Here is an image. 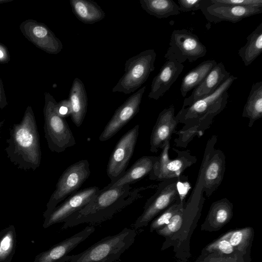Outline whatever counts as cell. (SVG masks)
Returning <instances> with one entry per match:
<instances>
[{"mask_svg":"<svg viewBox=\"0 0 262 262\" xmlns=\"http://www.w3.org/2000/svg\"><path fill=\"white\" fill-rule=\"evenodd\" d=\"M216 247L225 254H230L233 251V247L227 239L223 238L217 242Z\"/></svg>","mask_w":262,"mask_h":262,"instance_id":"cell-36","label":"cell"},{"mask_svg":"<svg viewBox=\"0 0 262 262\" xmlns=\"http://www.w3.org/2000/svg\"><path fill=\"white\" fill-rule=\"evenodd\" d=\"M137 124L120 139L110 157L106 168L108 177L113 183L126 171L133 155L139 135Z\"/></svg>","mask_w":262,"mask_h":262,"instance_id":"cell-12","label":"cell"},{"mask_svg":"<svg viewBox=\"0 0 262 262\" xmlns=\"http://www.w3.org/2000/svg\"><path fill=\"white\" fill-rule=\"evenodd\" d=\"M179 177L160 182L155 193L146 201L142 213L133 224L135 230L146 226L160 213L174 203L179 197Z\"/></svg>","mask_w":262,"mask_h":262,"instance_id":"cell-9","label":"cell"},{"mask_svg":"<svg viewBox=\"0 0 262 262\" xmlns=\"http://www.w3.org/2000/svg\"><path fill=\"white\" fill-rule=\"evenodd\" d=\"M225 237L223 238L227 239L233 247L237 246L244 238V232L242 230L235 231L225 235Z\"/></svg>","mask_w":262,"mask_h":262,"instance_id":"cell-35","label":"cell"},{"mask_svg":"<svg viewBox=\"0 0 262 262\" xmlns=\"http://www.w3.org/2000/svg\"><path fill=\"white\" fill-rule=\"evenodd\" d=\"M145 89L142 87L118 107L100 135V141L113 137L138 113Z\"/></svg>","mask_w":262,"mask_h":262,"instance_id":"cell-16","label":"cell"},{"mask_svg":"<svg viewBox=\"0 0 262 262\" xmlns=\"http://www.w3.org/2000/svg\"><path fill=\"white\" fill-rule=\"evenodd\" d=\"M68 99L71 107V119L76 126L79 127L87 112L88 98L83 83L77 77L72 82Z\"/></svg>","mask_w":262,"mask_h":262,"instance_id":"cell-22","label":"cell"},{"mask_svg":"<svg viewBox=\"0 0 262 262\" xmlns=\"http://www.w3.org/2000/svg\"><path fill=\"white\" fill-rule=\"evenodd\" d=\"M4 122H5V120H3L0 122V130L1 129L2 126H3Z\"/></svg>","mask_w":262,"mask_h":262,"instance_id":"cell-40","label":"cell"},{"mask_svg":"<svg viewBox=\"0 0 262 262\" xmlns=\"http://www.w3.org/2000/svg\"><path fill=\"white\" fill-rule=\"evenodd\" d=\"M238 78L231 75L210 96L200 99L187 107H182L176 117L183 127H193L201 134L208 129L214 118L226 107L229 95L228 90Z\"/></svg>","mask_w":262,"mask_h":262,"instance_id":"cell-3","label":"cell"},{"mask_svg":"<svg viewBox=\"0 0 262 262\" xmlns=\"http://www.w3.org/2000/svg\"><path fill=\"white\" fill-rule=\"evenodd\" d=\"M19 29L26 38L47 53L57 54L63 49L60 40L43 23L26 19L20 24Z\"/></svg>","mask_w":262,"mask_h":262,"instance_id":"cell-13","label":"cell"},{"mask_svg":"<svg viewBox=\"0 0 262 262\" xmlns=\"http://www.w3.org/2000/svg\"><path fill=\"white\" fill-rule=\"evenodd\" d=\"M184 68L183 63L173 59L166 60L151 82L148 98L157 100L162 97L178 79Z\"/></svg>","mask_w":262,"mask_h":262,"instance_id":"cell-20","label":"cell"},{"mask_svg":"<svg viewBox=\"0 0 262 262\" xmlns=\"http://www.w3.org/2000/svg\"><path fill=\"white\" fill-rule=\"evenodd\" d=\"M202 0H178L180 12H187L200 10Z\"/></svg>","mask_w":262,"mask_h":262,"instance_id":"cell-33","label":"cell"},{"mask_svg":"<svg viewBox=\"0 0 262 262\" xmlns=\"http://www.w3.org/2000/svg\"><path fill=\"white\" fill-rule=\"evenodd\" d=\"M90 174L87 160H80L69 166L61 174L47 204L44 216H48L61 201L78 191Z\"/></svg>","mask_w":262,"mask_h":262,"instance_id":"cell-8","label":"cell"},{"mask_svg":"<svg viewBox=\"0 0 262 262\" xmlns=\"http://www.w3.org/2000/svg\"><path fill=\"white\" fill-rule=\"evenodd\" d=\"M217 63L215 60H205L189 71L182 80L181 95L185 97L189 91L199 85Z\"/></svg>","mask_w":262,"mask_h":262,"instance_id":"cell-24","label":"cell"},{"mask_svg":"<svg viewBox=\"0 0 262 262\" xmlns=\"http://www.w3.org/2000/svg\"><path fill=\"white\" fill-rule=\"evenodd\" d=\"M137 231L124 228L102 238L83 252L72 255L69 262H120L122 255L134 243Z\"/></svg>","mask_w":262,"mask_h":262,"instance_id":"cell-4","label":"cell"},{"mask_svg":"<svg viewBox=\"0 0 262 262\" xmlns=\"http://www.w3.org/2000/svg\"><path fill=\"white\" fill-rule=\"evenodd\" d=\"M14 234L11 230L6 232L0 239V261L5 260L12 251Z\"/></svg>","mask_w":262,"mask_h":262,"instance_id":"cell-31","label":"cell"},{"mask_svg":"<svg viewBox=\"0 0 262 262\" xmlns=\"http://www.w3.org/2000/svg\"><path fill=\"white\" fill-rule=\"evenodd\" d=\"M242 116L249 119V127L262 117V81L252 84Z\"/></svg>","mask_w":262,"mask_h":262,"instance_id":"cell-25","label":"cell"},{"mask_svg":"<svg viewBox=\"0 0 262 262\" xmlns=\"http://www.w3.org/2000/svg\"><path fill=\"white\" fill-rule=\"evenodd\" d=\"M212 3L262 8L261 0H209Z\"/></svg>","mask_w":262,"mask_h":262,"instance_id":"cell-32","label":"cell"},{"mask_svg":"<svg viewBox=\"0 0 262 262\" xmlns=\"http://www.w3.org/2000/svg\"><path fill=\"white\" fill-rule=\"evenodd\" d=\"M170 142H168L162 148L160 155L149 174L151 180L163 181L178 178L188 167L196 162L197 158L192 155L189 150H180L173 148L177 154V157L171 160L169 157Z\"/></svg>","mask_w":262,"mask_h":262,"instance_id":"cell-11","label":"cell"},{"mask_svg":"<svg viewBox=\"0 0 262 262\" xmlns=\"http://www.w3.org/2000/svg\"><path fill=\"white\" fill-rule=\"evenodd\" d=\"M141 8L158 18H167L180 14L179 6L173 0H140Z\"/></svg>","mask_w":262,"mask_h":262,"instance_id":"cell-27","label":"cell"},{"mask_svg":"<svg viewBox=\"0 0 262 262\" xmlns=\"http://www.w3.org/2000/svg\"><path fill=\"white\" fill-rule=\"evenodd\" d=\"M56 110L58 114L62 118L71 116V107L68 99H63L56 104Z\"/></svg>","mask_w":262,"mask_h":262,"instance_id":"cell-34","label":"cell"},{"mask_svg":"<svg viewBox=\"0 0 262 262\" xmlns=\"http://www.w3.org/2000/svg\"><path fill=\"white\" fill-rule=\"evenodd\" d=\"M57 102L49 93H45L44 116L45 137L49 149L60 153L76 144L74 136L65 119L60 117L56 110Z\"/></svg>","mask_w":262,"mask_h":262,"instance_id":"cell-5","label":"cell"},{"mask_svg":"<svg viewBox=\"0 0 262 262\" xmlns=\"http://www.w3.org/2000/svg\"><path fill=\"white\" fill-rule=\"evenodd\" d=\"M10 59V54L8 49L4 45L0 43V63H8Z\"/></svg>","mask_w":262,"mask_h":262,"instance_id":"cell-37","label":"cell"},{"mask_svg":"<svg viewBox=\"0 0 262 262\" xmlns=\"http://www.w3.org/2000/svg\"><path fill=\"white\" fill-rule=\"evenodd\" d=\"M222 62L217 63L209 72L201 83L194 89L191 95L184 99L182 107H187L200 99L213 93L230 76Z\"/></svg>","mask_w":262,"mask_h":262,"instance_id":"cell-19","label":"cell"},{"mask_svg":"<svg viewBox=\"0 0 262 262\" xmlns=\"http://www.w3.org/2000/svg\"><path fill=\"white\" fill-rule=\"evenodd\" d=\"M156 56L154 49H147L127 59L124 64L125 72L112 92L127 95L138 90L155 70Z\"/></svg>","mask_w":262,"mask_h":262,"instance_id":"cell-6","label":"cell"},{"mask_svg":"<svg viewBox=\"0 0 262 262\" xmlns=\"http://www.w3.org/2000/svg\"><path fill=\"white\" fill-rule=\"evenodd\" d=\"M157 160V157L144 156L137 161L116 181L104 187L107 189L125 185H130L149 175Z\"/></svg>","mask_w":262,"mask_h":262,"instance_id":"cell-21","label":"cell"},{"mask_svg":"<svg viewBox=\"0 0 262 262\" xmlns=\"http://www.w3.org/2000/svg\"><path fill=\"white\" fill-rule=\"evenodd\" d=\"M217 137L213 135L207 142L198 178L203 183V192L209 197L222 183L226 170V157L216 149Z\"/></svg>","mask_w":262,"mask_h":262,"instance_id":"cell-7","label":"cell"},{"mask_svg":"<svg viewBox=\"0 0 262 262\" xmlns=\"http://www.w3.org/2000/svg\"><path fill=\"white\" fill-rule=\"evenodd\" d=\"M99 191L97 186H91L70 195L46 217L44 227L46 228L54 224L65 222L73 213L86 205Z\"/></svg>","mask_w":262,"mask_h":262,"instance_id":"cell-15","label":"cell"},{"mask_svg":"<svg viewBox=\"0 0 262 262\" xmlns=\"http://www.w3.org/2000/svg\"><path fill=\"white\" fill-rule=\"evenodd\" d=\"M174 107L171 105L159 114L150 137V151L157 153L165 143L170 142L179 123L174 115Z\"/></svg>","mask_w":262,"mask_h":262,"instance_id":"cell-17","label":"cell"},{"mask_svg":"<svg viewBox=\"0 0 262 262\" xmlns=\"http://www.w3.org/2000/svg\"><path fill=\"white\" fill-rule=\"evenodd\" d=\"M75 16L85 24H93L103 19L105 13L97 3L91 0H70Z\"/></svg>","mask_w":262,"mask_h":262,"instance_id":"cell-23","label":"cell"},{"mask_svg":"<svg viewBox=\"0 0 262 262\" xmlns=\"http://www.w3.org/2000/svg\"><path fill=\"white\" fill-rule=\"evenodd\" d=\"M183 205L172 216L169 223L158 232L162 235H169L178 231L181 228L183 222Z\"/></svg>","mask_w":262,"mask_h":262,"instance_id":"cell-30","label":"cell"},{"mask_svg":"<svg viewBox=\"0 0 262 262\" xmlns=\"http://www.w3.org/2000/svg\"><path fill=\"white\" fill-rule=\"evenodd\" d=\"M8 104L4 84L0 78V108L3 109Z\"/></svg>","mask_w":262,"mask_h":262,"instance_id":"cell-38","label":"cell"},{"mask_svg":"<svg viewBox=\"0 0 262 262\" xmlns=\"http://www.w3.org/2000/svg\"><path fill=\"white\" fill-rule=\"evenodd\" d=\"M184 199L179 197L176 201L163 211V212L156 218L150 225V231L159 229L166 226L169 222L172 216L184 204Z\"/></svg>","mask_w":262,"mask_h":262,"instance_id":"cell-29","label":"cell"},{"mask_svg":"<svg viewBox=\"0 0 262 262\" xmlns=\"http://www.w3.org/2000/svg\"><path fill=\"white\" fill-rule=\"evenodd\" d=\"M232 204L226 198L214 202L210 210L209 220L217 224L225 223L232 214Z\"/></svg>","mask_w":262,"mask_h":262,"instance_id":"cell-28","label":"cell"},{"mask_svg":"<svg viewBox=\"0 0 262 262\" xmlns=\"http://www.w3.org/2000/svg\"><path fill=\"white\" fill-rule=\"evenodd\" d=\"M12 1H13V0H0V4L7 3Z\"/></svg>","mask_w":262,"mask_h":262,"instance_id":"cell-39","label":"cell"},{"mask_svg":"<svg viewBox=\"0 0 262 262\" xmlns=\"http://www.w3.org/2000/svg\"><path fill=\"white\" fill-rule=\"evenodd\" d=\"M262 52V22L247 37V42L238 54L246 67L249 66Z\"/></svg>","mask_w":262,"mask_h":262,"instance_id":"cell-26","label":"cell"},{"mask_svg":"<svg viewBox=\"0 0 262 262\" xmlns=\"http://www.w3.org/2000/svg\"><path fill=\"white\" fill-rule=\"evenodd\" d=\"M200 10L207 21L214 24L223 21L235 23L262 13V8L212 3L209 0H202Z\"/></svg>","mask_w":262,"mask_h":262,"instance_id":"cell-14","label":"cell"},{"mask_svg":"<svg viewBox=\"0 0 262 262\" xmlns=\"http://www.w3.org/2000/svg\"><path fill=\"white\" fill-rule=\"evenodd\" d=\"M141 187L131 191L130 185L102 189L86 205L73 213L65 222L62 229L81 224L98 225L108 220L141 197Z\"/></svg>","mask_w":262,"mask_h":262,"instance_id":"cell-1","label":"cell"},{"mask_svg":"<svg viewBox=\"0 0 262 262\" xmlns=\"http://www.w3.org/2000/svg\"><path fill=\"white\" fill-rule=\"evenodd\" d=\"M169 45L165 58L173 59L180 63L187 60L193 62L204 57L207 53L205 46L198 36L185 29L173 31Z\"/></svg>","mask_w":262,"mask_h":262,"instance_id":"cell-10","label":"cell"},{"mask_svg":"<svg viewBox=\"0 0 262 262\" xmlns=\"http://www.w3.org/2000/svg\"><path fill=\"white\" fill-rule=\"evenodd\" d=\"M95 231L94 226H88L80 232L68 237L42 252L36 262H69L72 255L69 253L87 239Z\"/></svg>","mask_w":262,"mask_h":262,"instance_id":"cell-18","label":"cell"},{"mask_svg":"<svg viewBox=\"0 0 262 262\" xmlns=\"http://www.w3.org/2000/svg\"><path fill=\"white\" fill-rule=\"evenodd\" d=\"M5 150L11 163L25 171L35 170L41 160L39 135L34 112L28 106L21 121L9 128Z\"/></svg>","mask_w":262,"mask_h":262,"instance_id":"cell-2","label":"cell"}]
</instances>
